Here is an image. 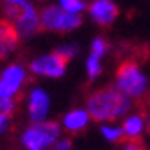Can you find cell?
<instances>
[{
  "mask_svg": "<svg viewBox=\"0 0 150 150\" xmlns=\"http://www.w3.org/2000/svg\"><path fill=\"white\" fill-rule=\"evenodd\" d=\"M86 109L98 123H115L130 115L132 100L127 98L116 88H104L93 91L86 100Z\"/></svg>",
  "mask_w": 150,
  "mask_h": 150,
  "instance_id": "1",
  "label": "cell"
},
{
  "mask_svg": "<svg viewBox=\"0 0 150 150\" xmlns=\"http://www.w3.org/2000/svg\"><path fill=\"white\" fill-rule=\"evenodd\" d=\"M61 123L55 122H41L30 123L23 132L20 134V143L23 150H52L63 136Z\"/></svg>",
  "mask_w": 150,
  "mask_h": 150,
  "instance_id": "2",
  "label": "cell"
},
{
  "mask_svg": "<svg viewBox=\"0 0 150 150\" xmlns=\"http://www.w3.org/2000/svg\"><path fill=\"white\" fill-rule=\"evenodd\" d=\"M115 88L123 93L130 100H138L146 93V77L141 71V68L134 61H125L118 66L116 77H115Z\"/></svg>",
  "mask_w": 150,
  "mask_h": 150,
  "instance_id": "3",
  "label": "cell"
},
{
  "mask_svg": "<svg viewBox=\"0 0 150 150\" xmlns=\"http://www.w3.org/2000/svg\"><path fill=\"white\" fill-rule=\"evenodd\" d=\"M41 27L45 30H61V32H68L77 29L82 23L81 14H71L66 13L61 6H47L41 13Z\"/></svg>",
  "mask_w": 150,
  "mask_h": 150,
  "instance_id": "4",
  "label": "cell"
},
{
  "mask_svg": "<svg viewBox=\"0 0 150 150\" xmlns=\"http://www.w3.org/2000/svg\"><path fill=\"white\" fill-rule=\"evenodd\" d=\"M27 81V71L20 64H9L0 75V98H16Z\"/></svg>",
  "mask_w": 150,
  "mask_h": 150,
  "instance_id": "5",
  "label": "cell"
},
{
  "mask_svg": "<svg viewBox=\"0 0 150 150\" xmlns=\"http://www.w3.org/2000/svg\"><path fill=\"white\" fill-rule=\"evenodd\" d=\"M66 59L61 57L57 52H52L47 55H41V57H36L30 63V71L36 75H41V77H50V79H57L63 77L66 71Z\"/></svg>",
  "mask_w": 150,
  "mask_h": 150,
  "instance_id": "6",
  "label": "cell"
},
{
  "mask_svg": "<svg viewBox=\"0 0 150 150\" xmlns=\"http://www.w3.org/2000/svg\"><path fill=\"white\" fill-rule=\"evenodd\" d=\"M50 111V97L43 88H32L27 95V115L32 123L47 122Z\"/></svg>",
  "mask_w": 150,
  "mask_h": 150,
  "instance_id": "7",
  "label": "cell"
},
{
  "mask_svg": "<svg viewBox=\"0 0 150 150\" xmlns=\"http://www.w3.org/2000/svg\"><path fill=\"white\" fill-rule=\"evenodd\" d=\"M16 30V34L22 38V40H27V38H32L41 27V18L38 14V11L34 9L32 4L27 6V9L16 18V20L11 23Z\"/></svg>",
  "mask_w": 150,
  "mask_h": 150,
  "instance_id": "8",
  "label": "cell"
},
{
  "mask_svg": "<svg viewBox=\"0 0 150 150\" xmlns=\"http://www.w3.org/2000/svg\"><path fill=\"white\" fill-rule=\"evenodd\" d=\"M88 9L93 22L98 25H111L118 16V7L112 0H93Z\"/></svg>",
  "mask_w": 150,
  "mask_h": 150,
  "instance_id": "9",
  "label": "cell"
},
{
  "mask_svg": "<svg viewBox=\"0 0 150 150\" xmlns=\"http://www.w3.org/2000/svg\"><path fill=\"white\" fill-rule=\"evenodd\" d=\"M91 115H89V111L84 107H77V109H71L68 111L66 115L63 116L61 120V127L63 130H66V132L70 134H77V132H82V130L88 129L89 122H91Z\"/></svg>",
  "mask_w": 150,
  "mask_h": 150,
  "instance_id": "10",
  "label": "cell"
},
{
  "mask_svg": "<svg viewBox=\"0 0 150 150\" xmlns=\"http://www.w3.org/2000/svg\"><path fill=\"white\" fill-rule=\"evenodd\" d=\"M125 139L127 141H139L146 132V116L145 112H130L122 122Z\"/></svg>",
  "mask_w": 150,
  "mask_h": 150,
  "instance_id": "11",
  "label": "cell"
},
{
  "mask_svg": "<svg viewBox=\"0 0 150 150\" xmlns=\"http://www.w3.org/2000/svg\"><path fill=\"white\" fill-rule=\"evenodd\" d=\"M18 40H20V36L16 34L14 27L9 23V22H2V30H0V54H2V57H6V55L16 48V43Z\"/></svg>",
  "mask_w": 150,
  "mask_h": 150,
  "instance_id": "12",
  "label": "cell"
},
{
  "mask_svg": "<svg viewBox=\"0 0 150 150\" xmlns=\"http://www.w3.org/2000/svg\"><path fill=\"white\" fill-rule=\"evenodd\" d=\"M30 2H27V0H4V16H6V22L13 23L18 16H20L27 6Z\"/></svg>",
  "mask_w": 150,
  "mask_h": 150,
  "instance_id": "13",
  "label": "cell"
},
{
  "mask_svg": "<svg viewBox=\"0 0 150 150\" xmlns=\"http://www.w3.org/2000/svg\"><path fill=\"white\" fill-rule=\"evenodd\" d=\"M100 134L107 143H120L125 138L123 127L116 125V123H100Z\"/></svg>",
  "mask_w": 150,
  "mask_h": 150,
  "instance_id": "14",
  "label": "cell"
},
{
  "mask_svg": "<svg viewBox=\"0 0 150 150\" xmlns=\"http://www.w3.org/2000/svg\"><path fill=\"white\" fill-rule=\"evenodd\" d=\"M86 70H88V77L89 79H97L98 75H100V70H102V66H100V57H97V55H89L88 57V61H86Z\"/></svg>",
  "mask_w": 150,
  "mask_h": 150,
  "instance_id": "15",
  "label": "cell"
},
{
  "mask_svg": "<svg viewBox=\"0 0 150 150\" xmlns=\"http://www.w3.org/2000/svg\"><path fill=\"white\" fill-rule=\"evenodd\" d=\"M59 6H61L66 13H71V14H79V13L84 11V7H86L84 0H59Z\"/></svg>",
  "mask_w": 150,
  "mask_h": 150,
  "instance_id": "16",
  "label": "cell"
},
{
  "mask_svg": "<svg viewBox=\"0 0 150 150\" xmlns=\"http://www.w3.org/2000/svg\"><path fill=\"white\" fill-rule=\"evenodd\" d=\"M109 50V45L105 40H102V38H95L91 43V54L93 55H97V57H104V55L107 54Z\"/></svg>",
  "mask_w": 150,
  "mask_h": 150,
  "instance_id": "17",
  "label": "cell"
},
{
  "mask_svg": "<svg viewBox=\"0 0 150 150\" xmlns=\"http://www.w3.org/2000/svg\"><path fill=\"white\" fill-rule=\"evenodd\" d=\"M16 111V100L14 98H0V115L13 116Z\"/></svg>",
  "mask_w": 150,
  "mask_h": 150,
  "instance_id": "18",
  "label": "cell"
},
{
  "mask_svg": "<svg viewBox=\"0 0 150 150\" xmlns=\"http://www.w3.org/2000/svg\"><path fill=\"white\" fill-rule=\"evenodd\" d=\"M77 50H79V48H77V45H64V47H59L55 52H57L61 57H64L66 61H70V59H73V57H75Z\"/></svg>",
  "mask_w": 150,
  "mask_h": 150,
  "instance_id": "19",
  "label": "cell"
},
{
  "mask_svg": "<svg viewBox=\"0 0 150 150\" xmlns=\"http://www.w3.org/2000/svg\"><path fill=\"white\" fill-rule=\"evenodd\" d=\"M52 150H73V141L70 138H61L57 143L54 145Z\"/></svg>",
  "mask_w": 150,
  "mask_h": 150,
  "instance_id": "20",
  "label": "cell"
},
{
  "mask_svg": "<svg viewBox=\"0 0 150 150\" xmlns=\"http://www.w3.org/2000/svg\"><path fill=\"white\" fill-rule=\"evenodd\" d=\"M9 123H11V116L9 115H0V132H7L9 129Z\"/></svg>",
  "mask_w": 150,
  "mask_h": 150,
  "instance_id": "21",
  "label": "cell"
},
{
  "mask_svg": "<svg viewBox=\"0 0 150 150\" xmlns=\"http://www.w3.org/2000/svg\"><path fill=\"white\" fill-rule=\"evenodd\" d=\"M122 150H145V148H143V145L139 141H127Z\"/></svg>",
  "mask_w": 150,
  "mask_h": 150,
  "instance_id": "22",
  "label": "cell"
},
{
  "mask_svg": "<svg viewBox=\"0 0 150 150\" xmlns=\"http://www.w3.org/2000/svg\"><path fill=\"white\" fill-rule=\"evenodd\" d=\"M145 116H146V132L150 134V109L145 112Z\"/></svg>",
  "mask_w": 150,
  "mask_h": 150,
  "instance_id": "23",
  "label": "cell"
}]
</instances>
